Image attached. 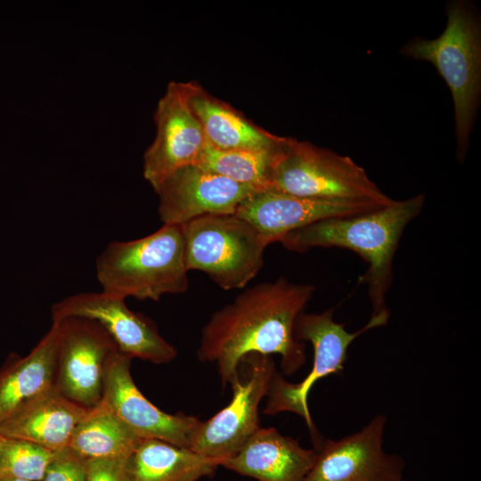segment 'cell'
I'll return each mask as SVG.
<instances>
[{"label":"cell","mask_w":481,"mask_h":481,"mask_svg":"<svg viewBox=\"0 0 481 481\" xmlns=\"http://www.w3.org/2000/svg\"><path fill=\"white\" fill-rule=\"evenodd\" d=\"M314 290L312 284L284 277L244 288L203 327L199 359L216 363L223 385L231 383L249 354H277L282 371L296 372L306 362V350L294 336V326Z\"/></svg>","instance_id":"obj_1"},{"label":"cell","mask_w":481,"mask_h":481,"mask_svg":"<svg viewBox=\"0 0 481 481\" xmlns=\"http://www.w3.org/2000/svg\"><path fill=\"white\" fill-rule=\"evenodd\" d=\"M424 202L423 194L394 200L370 212L317 221L289 232L279 242L299 253L314 248H340L357 253L368 264L359 281L367 286L371 317L390 314L386 298L393 281L394 257L404 229L420 214Z\"/></svg>","instance_id":"obj_2"},{"label":"cell","mask_w":481,"mask_h":481,"mask_svg":"<svg viewBox=\"0 0 481 481\" xmlns=\"http://www.w3.org/2000/svg\"><path fill=\"white\" fill-rule=\"evenodd\" d=\"M447 22L433 39L415 37L400 53L431 63L447 85L454 105L456 158L464 162L481 94V23L475 7L467 1L446 4Z\"/></svg>","instance_id":"obj_3"},{"label":"cell","mask_w":481,"mask_h":481,"mask_svg":"<svg viewBox=\"0 0 481 481\" xmlns=\"http://www.w3.org/2000/svg\"><path fill=\"white\" fill-rule=\"evenodd\" d=\"M102 292L126 299L159 300L189 288L182 225L163 224L133 240L112 241L95 261Z\"/></svg>","instance_id":"obj_4"},{"label":"cell","mask_w":481,"mask_h":481,"mask_svg":"<svg viewBox=\"0 0 481 481\" xmlns=\"http://www.w3.org/2000/svg\"><path fill=\"white\" fill-rule=\"evenodd\" d=\"M270 185L279 192L313 200L366 201L381 206L394 201L349 156L292 137L284 136Z\"/></svg>","instance_id":"obj_5"},{"label":"cell","mask_w":481,"mask_h":481,"mask_svg":"<svg viewBox=\"0 0 481 481\" xmlns=\"http://www.w3.org/2000/svg\"><path fill=\"white\" fill-rule=\"evenodd\" d=\"M182 226L188 271L205 273L221 289H244L262 269L267 244L244 219L207 215Z\"/></svg>","instance_id":"obj_6"},{"label":"cell","mask_w":481,"mask_h":481,"mask_svg":"<svg viewBox=\"0 0 481 481\" xmlns=\"http://www.w3.org/2000/svg\"><path fill=\"white\" fill-rule=\"evenodd\" d=\"M334 309L320 314L302 312L296 320L294 336L297 340L308 341L314 348L311 371L298 383L287 381L277 371L272 379L264 410L265 414L273 415L289 412L301 416L316 440L317 434L308 408V395L315 382L344 369L347 350L351 343L363 333L387 323L390 314L371 317L360 330L349 332L344 323L333 320Z\"/></svg>","instance_id":"obj_7"},{"label":"cell","mask_w":481,"mask_h":481,"mask_svg":"<svg viewBox=\"0 0 481 481\" xmlns=\"http://www.w3.org/2000/svg\"><path fill=\"white\" fill-rule=\"evenodd\" d=\"M276 372L271 355L249 354L242 358L231 385V402L212 418L200 422L189 449L221 463L234 456L260 428L259 404Z\"/></svg>","instance_id":"obj_8"},{"label":"cell","mask_w":481,"mask_h":481,"mask_svg":"<svg viewBox=\"0 0 481 481\" xmlns=\"http://www.w3.org/2000/svg\"><path fill=\"white\" fill-rule=\"evenodd\" d=\"M53 323L57 330L54 387L77 404L94 408L102 400L106 361L118 346L92 319L68 316Z\"/></svg>","instance_id":"obj_9"},{"label":"cell","mask_w":481,"mask_h":481,"mask_svg":"<svg viewBox=\"0 0 481 481\" xmlns=\"http://www.w3.org/2000/svg\"><path fill=\"white\" fill-rule=\"evenodd\" d=\"M52 320L68 316L92 319L110 334L118 349L133 358L156 364L168 363L177 355L174 346L161 335L155 323L128 308L125 299L100 292H81L52 306Z\"/></svg>","instance_id":"obj_10"},{"label":"cell","mask_w":481,"mask_h":481,"mask_svg":"<svg viewBox=\"0 0 481 481\" xmlns=\"http://www.w3.org/2000/svg\"><path fill=\"white\" fill-rule=\"evenodd\" d=\"M386 421L377 415L357 432L321 440L303 481H404V461L383 447Z\"/></svg>","instance_id":"obj_11"},{"label":"cell","mask_w":481,"mask_h":481,"mask_svg":"<svg viewBox=\"0 0 481 481\" xmlns=\"http://www.w3.org/2000/svg\"><path fill=\"white\" fill-rule=\"evenodd\" d=\"M156 135L143 155V174L155 189L170 173L195 165L208 145L203 128L192 112L185 82H170L158 102Z\"/></svg>","instance_id":"obj_12"},{"label":"cell","mask_w":481,"mask_h":481,"mask_svg":"<svg viewBox=\"0 0 481 481\" xmlns=\"http://www.w3.org/2000/svg\"><path fill=\"white\" fill-rule=\"evenodd\" d=\"M131 360L119 350L109 355L101 401L141 438L159 439L189 448L200 420L183 412L167 413L151 403L134 382Z\"/></svg>","instance_id":"obj_13"},{"label":"cell","mask_w":481,"mask_h":481,"mask_svg":"<svg viewBox=\"0 0 481 481\" xmlns=\"http://www.w3.org/2000/svg\"><path fill=\"white\" fill-rule=\"evenodd\" d=\"M153 190L159 196L158 213L163 224L183 225L207 215H233L245 198L262 189L193 164L173 171Z\"/></svg>","instance_id":"obj_14"},{"label":"cell","mask_w":481,"mask_h":481,"mask_svg":"<svg viewBox=\"0 0 481 481\" xmlns=\"http://www.w3.org/2000/svg\"><path fill=\"white\" fill-rule=\"evenodd\" d=\"M382 207L386 206L366 201L306 199L267 188L245 198L233 215L249 223L269 245L317 221L363 214Z\"/></svg>","instance_id":"obj_15"},{"label":"cell","mask_w":481,"mask_h":481,"mask_svg":"<svg viewBox=\"0 0 481 481\" xmlns=\"http://www.w3.org/2000/svg\"><path fill=\"white\" fill-rule=\"evenodd\" d=\"M315 459L314 449L304 448L274 428H259L221 466L258 481H303Z\"/></svg>","instance_id":"obj_16"},{"label":"cell","mask_w":481,"mask_h":481,"mask_svg":"<svg viewBox=\"0 0 481 481\" xmlns=\"http://www.w3.org/2000/svg\"><path fill=\"white\" fill-rule=\"evenodd\" d=\"M89 410L65 397L53 386L12 412L0 424V435L58 451L69 445L76 426Z\"/></svg>","instance_id":"obj_17"},{"label":"cell","mask_w":481,"mask_h":481,"mask_svg":"<svg viewBox=\"0 0 481 481\" xmlns=\"http://www.w3.org/2000/svg\"><path fill=\"white\" fill-rule=\"evenodd\" d=\"M185 86L189 105L210 146L221 150H273L281 143L284 136L258 126L198 82H185Z\"/></svg>","instance_id":"obj_18"},{"label":"cell","mask_w":481,"mask_h":481,"mask_svg":"<svg viewBox=\"0 0 481 481\" xmlns=\"http://www.w3.org/2000/svg\"><path fill=\"white\" fill-rule=\"evenodd\" d=\"M57 330L48 332L25 356L10 354L0 366V424L21 404L54 386Z\"/></svg>","instance_id":"obj_19"},{"label":"cell","mask_w":481,"mask_h":481,"mask_svg":"<svg viewBox=\"0 0 481 481\" xmlns=\"http://www.w3.org/2000/svg\"><path fill=\"white\" fill-rule=\"evenodd\" d=\"M221 461L189 448L142 438L126 464V481H199L211 477Z\"/></svg>","instance_id":"obj_20"},{"label":"cell","mask_w":481,"mask_h":481,"mask_svg":"<svg viewBox=\"0 0 481 481\" xmlns=\"http://www.w3.org/2000/svg\"><path fill=\"white\" fill-rule=\"evenodd\" d=\"M141 439L101 401L77 423L68 446L86 460L128 457Z\"/></svg>","instance_id":"obj_21"},{"label":"cell","mask_w":481,"mask_h":481,"mask_svg":"<svg viewBox=\"0 0 481 481\" xmlns=\"http://www.w3.org/2000/svg\"><path fill=\"white\" fill-rule=\"evenodd\" d=\"M281 143L273 150H221L208 143L195 165L236 183L267 189Z\"/></svg>","instance_id":"obj_22"},{"label":"cell","mask_w":481,"mask_h":481,"mask_svg":"<svg viewBox=\"0 0 481 481\" xmlns=\"http://www.w3.org/2000/svg\"><path fill=\"white\" fill-rule=\"evenodd\" d=\"M55 452L28 440L4 436L0 476L42 481Z\"/></svg>","instance_id":"obj_23"},{"label":"cell","mask_w":481,"mask_h":481,"mask_svg":"<svg viewBox=\"0 0 481 481\" xmlns=\"http://www.w3.org/2000/svg\"><path fill=\"white\" fill-rule=\"evenodd\" d=\"M86 462L66 446L55 452L42 481H86Z\"/></svg>","instance_id":"obj_24"},{"label":"cell","mask_w":481,"mask_h":481,"mask_svg":"<svg viewBox=\"0 0 481 481\" xmlns=\"http://www.w3.org/2000/svg\"><path fill=\"white\" fill-rule=\"evenodd\" d=\"M128 457L87 460L86 481H126V464Z\"/></svg>","instance_id":"obj_25"},{"label":"cell","mask_w":481,"mask_h":481,"mask_svg":"<svg viewBox=\"0 0 481 481\" xmlns=\"http://www.w3.org/2000/svg\"><path fill=\"white\" fill-rule=\"evenodd\" d=\"M0 481H29V480L20 479L17 477H12L0 476Z\"/></svg>","instance_id":"obj_26"},{"label":"cell","mask_w":481,"mask_h":481,"mask_svg":"<svg viewBox=\"0 0 481 481\" xmlns=\"http://www.w3.org/2000/svg\"><path fill=\"white\" fill-rule=\"evenodd\" d=\"M3 441H4V436L0 435V448H1Z\"/></svg>","instance_id":"obj_27"}]
</instances>
